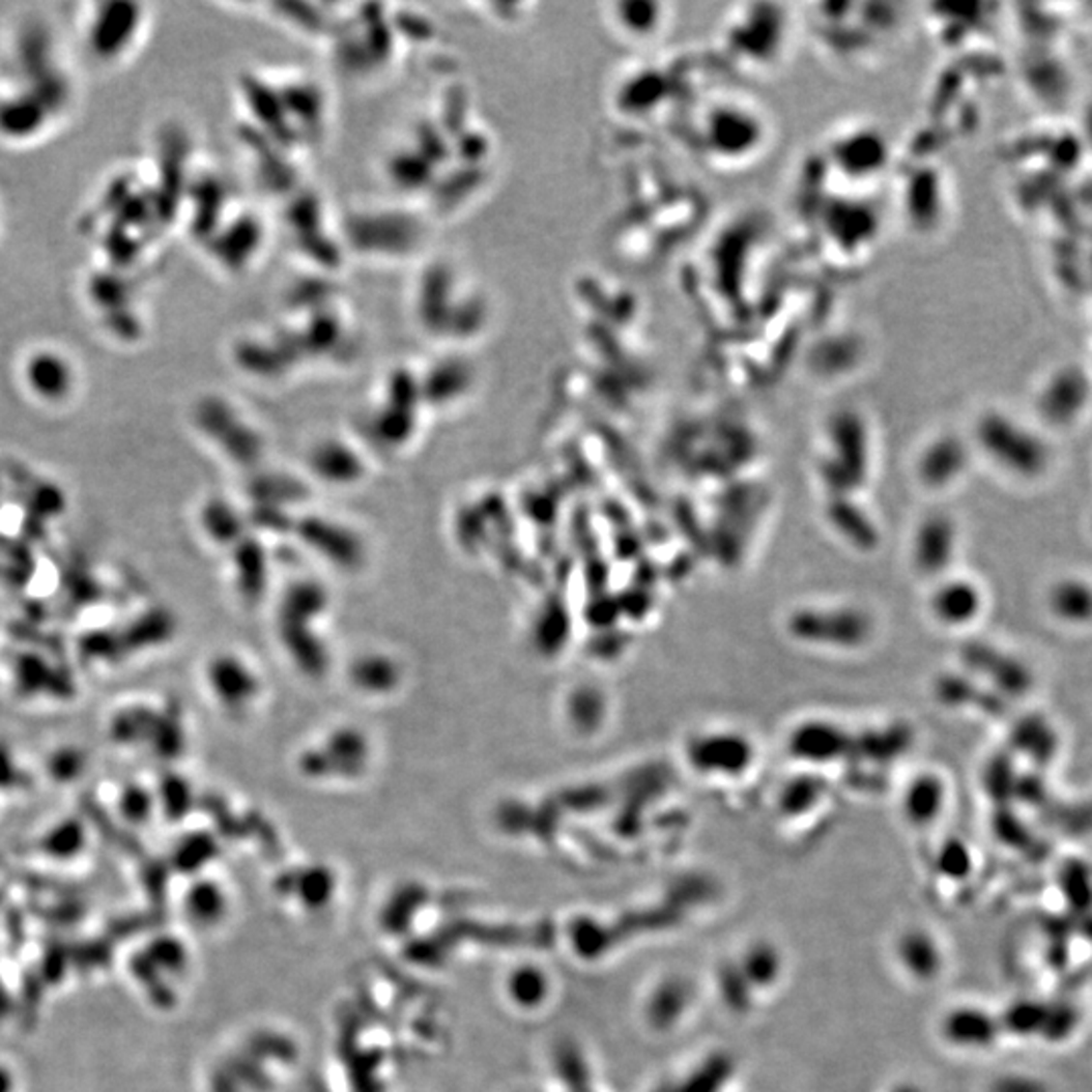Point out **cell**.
<instances>
[{"mask_svg": "<svg viewBox=\"0 0 1092 1092\" xmlns=\"http://www.w3.org/2000/svg\"><path fill=\"white\" fill-rule=\"evenodd\" d=\"M985 435V450L1006 471L1022 480H1038L1046 473L1051 456L1046 446L1034 435L1011 425H994Z\"/></svg>", "mask_w": 1092, "mask_h": 1092, "instance_id": "obj_1", "label": "cell"}, {"mask_svg": "<svg viewBox=\"0 0 1092 1092\" xmlns=\"http://www.w3.org/2000/svg\"><path fill=\"white\" fill-rule=\"evenodd\" d=\"M985 609L983 588L966 577L943 579L930 595L932 617L945 628L973 626Z\"/></svg>", "mask_w": 1092, "mask_h": 1092, "instance_id": "obj_2", "label": "cell"}, {"mask_svg": "<svg viewBox=\"0 0 1092 1092\" xmlns=\"http://www.w3.org/2000/svg\"><path fill=\"white\" fill-rule=\"evenodd\" d=\"M1044 603L1054 622L1066 628H1072V630L1091 628V579H1085L1079 575H1066V577L1052 581L1051 587L1046 591Z\"/></svg>", "mask_w": 1092, "mask_h": 1092, "instance_id": "obj_3", "label": "cell"}, {"mask_svg": "<svg viewBox=\"0 0 1092 1092\" xmlns=\"http://www.w3.org/2000/svg\"><path fill=\"white\" fill-rule=\"evenodd\" d=\"M692 765L709 773H739L753 758L751 743L732 732H711L692 743Z\"/></svg>", "mask_w": 1092, "mask_h": 1092, "instance_id": "obj_4", "label": "cell"}, {"mask_svg": "<svg viewBox=\"0 0 1092 1092\" xmlns=\"http://www.w3.org/2000/svg\"><path fill=\"white\" fill-rule=\"evenodd\" d=\"M957 550V530L949 516H928L917 533L915 554L919 569L939 575L947 569Z\"/></svg>", "mask_w": 1092, "mask_h": 1092, "instance_id": "obj_5", "label": "cell"}, {"mask_svg": "<svg viewBox=\"0 0 1092 1092\" xmlns=\"http://www.w3.org/2000/svg\"><path fill=\"white\" fill-rule=\"evenodd\" d=\"M943 1032L949 1042L961 1048H985L998 1040L1002 1024L983 1009L959 1008L947 1015Z\"/></svg>", "mask_w": 1092, "mask_h": 1092, "instance_id": "obj_6", "label": "cell"}, {"mask_svg": "<svg viewBox=\"0 0 1092 1092\" xmlns=\"http://www.w3.org/2000/svg\"><path fill=\"white\" fill-rule=\"evenodd\" d=\"M1058 732L1044 716H1030L1015 726V747L1022 755L1034 758V763L1052 760L1058 753Z\"/></svg>", "mask_w": 1092, "mask_h": 1092, "instance_id": "obj_7", "label": "cell"}, {"mask_svg": "<svg viewBox=\"0 0 1092 1092\" xmlns=\"http://www.w3.org/2000/svg\"><path fill=\"white\" fill-rule=\"evenodd\" d=\"M945 799L947 789L943 779L937 775H921L909 787L904 796V807L909 809V815L915 822H930L943 811Z\"/></svg>", "mask_w": 1092, "mask_h": 1092, "instance_id": "obj_8", "label": "cell"}, {"mask_svg": "<svg viewBox=\"0 0 1092 1092\" xmlns=\"http://www.w3.org/2000/svg\"><path fill=\"white\" fill-rule=\"evenodd\" d=\"M87 843L85 826L80 820L67 817L59 824H55L47 834L42 836V852L55 860H71L80 852H84Z\"/></svg>", "mask_w": 1092, "mask_h": 1092, "instance_id": "obj_9", "label": "cell"}, {"mask_svg": "<svg viewBox=\"0 0 1092 1092\" xmlns=\"http://www.w3.org/2000/svg\"><path fill=\"white\" fill-rule=\"evenodd\" d=\"M148 709L144 707H124L116 711L110 720V739L120 747H134L140 741L150 739L154 728V718H148Z\"/></svg>", "mask_w": 1092, "mask_h": 1092, "instance_id": "obj_10", "label": "cell"}, {"mask_svg": "<svg viewBox=\"0 0 1092 1092\" xmlns=\"http://www.w3.org/2000/svg\"><path fill=\"white\" fill-rule=\"evenodd\" d=\"M1046 1013H1048V1004L1022 1000L1006 1009L1000 1024H1002V1030H1006L1017 1038H1036L1042 1034Z\"/></svg>", "mask_w": 1092, "mask_h": 1092, "instance_id": "obj_11", "label": "cell"}, {"mask_svg": "<svg viewBox=\"0 0 1092 1092\" xmlns=\"http://www.w3.org/2000/svg\"><path fill=\"white\" fill-rule=\"evenodd\" d=\"M118 811L127 824L140 826L148 822L154 811V796L148 787L127 781L118 794Z\"/></svg>", "mask_w": 1092, "mask_h": 1092, "instance_id": "obj_12", "label": "cell"}, {"mask_svg": "<svg viewBox=\"0 0 1092 1092\" xmlns=\"http://www.w3.org/2000/svg\"><path fill=\"white\" fill-rule=\"evenodd\" d=\"M85 767H87V756H85L84 749L74 747V745L59 747L47 756V773L57 783L78 781L84 775Z\"/></svg>", "mask_w": 1092, "mask_h": 1092, "instance_id": "obj_13", "label": "cell"}, {"mask_svg": "<svg viewBox=\"0 0 1092 1092\" xmlns=\"http://www.w3.org/2000/svg\"><path fill=\"white\" fill-rule=\"evenodd\" d=\"M1079 1024H1081V1015H1079V1011H1076L1074 1006H1070V1004H1048V1013H1046V1022H1044L1040 1038H1044L1046 1042H1052V1044L1064 1042L1076 1032Z\"/></svg>", "mask_w": 1092, "mask_h": 1092, "instance_id": "obj_14", "label": "cell"}, {"mask_svg": "<svg viewBox=\"0 0 1092 1092\" xmlns=\"http://www.w3.org/2000/svg\"><path fill=\"white\" fill-rule=\"evenodd\" d=\"M909 959L911 967L915 969V973L919 975H932L937 973V967H939V955H937V949L932 945V941L928 937L923 935H917V937H909V941L904 943V955H913Z\"/></svg>", "mask_w": 1092, "mask_h": 1092, "instance_id": "obj_15", "label": "cell"}, {"mask_svg": "<svg viewBox=\"0 0 1092 1092\" xmlns=\"http://www.w3.org/2000/svg\"><path fill=\"white\" fill-rule=\"evenodd\" d=\"M25 781V771L19 763L15 747L0 737V792L19 789Z\"/></svg>", "mask_w": 1092, "mask_h": 1092, "instance_id": "obj_16", "label": "cell"}, {"mask_svg": "<svg viewBox=\"0 0 1092 1092\" xmlns=\"http://www.w3.org/2000/svg\"><path fill=\"white\" fill-rule=\"evenodd\" d=\"M992 1092H1052L1051 1087L1036 1079V1076H1028V1074H1006V1076H1000L996 1083H994V1089Z\"/></svg>", "mask_w": 1092, "mask_h": 1092, "instance_id": "obj_17", "label": "cell"}, {"mask_svg": "<svg viewBox=\"0 0 1092 1092\" xmlns=\"http://www.w3.org/2000/svg\"><path fill=\"white\" fill-rule=\"evenodd\" d=\"M943 858V868L949 877H966L969 870V854L961 843H955L949 852H945Z\"/></svg>", "mask_w": 1092, "mask_h": 1092, "instance_id": "obj_18", "label": "cell"}, {"mask_svg": "<svg viewBox=\"0 0 1092 1092\" xmlns=\"http://www.w3.org/2000/svg\"><path fill=\"white\" fill-rule=\"evenodd\" d=\"M1066 896H1074V892H1079V896H1085V902H1087V896H1091V877L1087 872V868H1076V870H1068L1066 872Z\"/></svg>", "mask_w": 1092, "mask_h": 1092, "instance_id": "obj_19", "label": "cell"}, {"mask_svg": "<svg viewBox=\"0 0 1092 1092\" xmlns=\"http://www.w3.org/2000/svg\"><path fill=\"white\" fill-rule=\"evenodd\" d=\"M15 1091V1081H12V1074L0 1066V1092H12Z\"/></svg>", "mask_w": 1092, "mask_h": 1092, "instance_id": "obj_20", "label": "cell"}, {"mask_svg": "<svg viewBox=\"0 0 1092 1092\" xmlns=\"http://www.w3.org/2000/svg\"><path fill=\"white\" fill-rule=\"evenodd\" d=\"M902 1092H917V1091H913V1089H907V1091H902Z\"/></svg>", "mask_w": 1092, "mask_h": 1092, "instance_id": "obj_21", "label": "cell"}]
</instances>
